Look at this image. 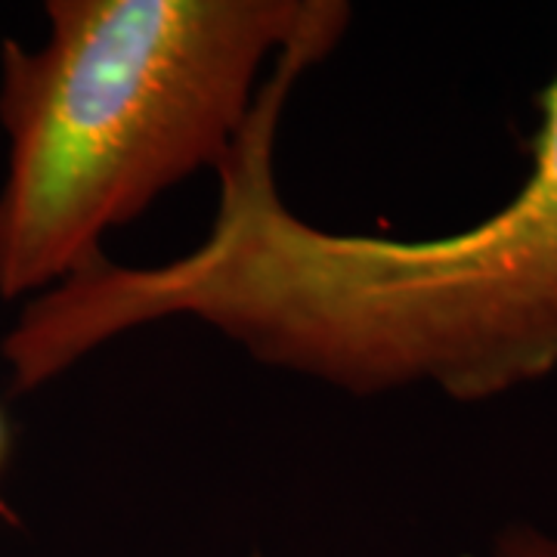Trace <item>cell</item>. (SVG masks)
<instances>
[{
	"instance_id": "6da1fadb",
	"label": "cell",
	"mask_w": 557,
	"mask_h": 557,
	"mask_svg": "<svg viewBox=\"0 0 557 557\" xmlns=\"http://www.w3.org/2000/svg\"><path fill=\"white\" fill-rule=\"evenodd\" d=\"M319 53H278L230 156L218 214L183 258L106 255L20 317L28 362L60 379L97 347L164 319H199L248 357L354 397L434 387L483 403L557 375V75L539 97L533 168L493 214L449 236L329 233L276 186L288 97Z\"/></svg>"
},
{
	"instance_id": "7a4b0ae2",
	"label": "cell",
	"mask_w": 557,
	"mask_h": 557,
	"mask_svg": "<svg viewBox=\"0 0 557 557\" xmlns=\"http://www.w3.org/2000/svg\"><path fill=\"white\" fill-rule=\"evenodd\" d=\"M341 0H47L0 40V298H38L109 230L218 168L273 62Z\"/></svg>"
},
{
	"instance_id": "3957f363",
	"label": "cell",
	"mask_w": 557,
	"mask_h": 557,
	"mask_svg": "<svg viewBox=\"0 0 557 557\" xmlns=\"http://www.w3.org/2000/svg\"><path fill=\"white\" fill-rule=\"evenodd\" d=\"M493 557H557V536L533 523H508L496 536Z\"/></svg>"
},
{
	"instance_id": "277c9868",
	"label": "cell",
	"mask_w": 557,
	"mask_h": 557,
	"mask_svg": "<svg viewBox=\"0 0 557 557\" xmlns=\"http://www.w3.org/2000/svg\"><path fill=\"white\" fill-rule=\"evenodd\" d=\"M7 456H10V421H7L3 409H0V471L7 465Z\"/></svg>"
}]
</instances>
